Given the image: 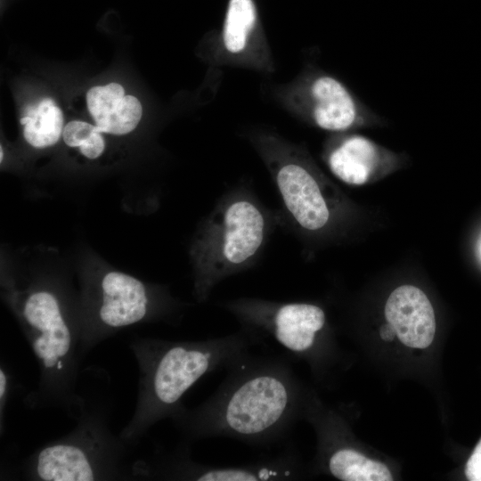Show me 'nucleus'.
<instances>
[{
  "label": "nucleus",
  "mask_w": 481,
  "mask_h": 481,
  "mask_svg": "<svg viewBox=\"0 0 481 481\" xmlns=\"http://www.w3.org/2000/svg\"><path fill=\"white\" fill-rule=\"evenodd\" d=\"M94 297L93 311L82 322V355L118 330L149 320L156 300L146 285L125 273H105Z\"/></svg>",
  "instance_id": "obj_6"
},
{
  "label": "nucleus",
  "mask_w": 481,
  "mask_h": 481,
  "mask_svg": "<svg viewBox=\"0 0 481 481\" xmlns=\"http://www.w3.org/2000/svg\"><path fill=\"white\" fill-rule=\"evenodd\" d=\"M227 370L210 397L193 409L183 406L170 419L183 437H228L258 447L285 441L306 410L289 360L249 353Z\"/></svg>",
  "instance_id": "obj_1"
},
{
  "label": "nucleus",
  "mask_w": 481,
  "mask_h": 481,
  "mask_svg": "<svg viewBox=\"0 0 481 481\" xmlns=\"http://www.w3.org/2000/svg\"><path fill=\"white\" fill-rule=\"evenodd\" d=\"M331 172L343 182L361 185L379 173L391 170L399 157L361 135L342 138L327 157Z\"/></svg>",
  "instance_id": "obj_11"
},
{
  "label": "nucleus",
  "mask_w": 481,
  "mask_h": 481,
  "mask_svg": "<svg viewBox=\"0 0 481 481\" xmlns=\"http://www.w3.org/2000/svg\"><path fill=\"white\" fill-rule=\"evenodd\" d=\"M385 316L405 346L423 349L432 343L436 332L434 309L419 288H396L387 300Z\"/></svg>",
  "instance_id": "obj_10"
},
{
  "label": "nucleus",
  "mask_w": 481,
  "mask_h": 481,
  "mask_svg": "<svg viewBox=\"0 0 481 481\" xmlns=\"http://www.w3.org/2000/svg\"><path fill=\"white\" fill-rule=\"evenodd\" d=\"M3 156H4V153H3V149L1 147V161L3 160Z\"/></svg>",
  "instance_id": "obj_20"
},
{
  "label": "nucleus",
  "mask_w": 481,
  "mask_h": 481,
  "mask_svg": "<svg viewBox=\"0 0 481 481\" xmlns=\"http://www.w3.org/2000/svg\"><path fill=\"white\" fill-rule=\"evenodd\" d=\"M283 204L299 226L309 232L322 229L330 210L320 183L312 171L297 161L282 163L274 173Z\"/></svg>",
  "instance_id": "obj_9"
},
{
  "label": "nucleus",
  "mask_w": 481,
  "mask_h": 481,
  "mask_svg": "<svg viewBox=\"0 0 481 481\" xmlns=\"http://www.w3.org/2000/svg\"><path fill=\"white\" fill-rule=\"evenodd\" d=\"M224 306L257 343L272 338L290 357H311L326 325L322 308L306 302L240 298L224 303Z\"/></svg>",
  "instance_id": "obj_5"
},
{
  "label": "nucleus",
  "mask_w": 481,
  "mask_h": 481,
  "mask_svg": "<svg viewBox=\"0 0 481 481\" xmlns=\"http://www.w3.org/2000/svg\"><path fill=\"white\" fill-rule=\"evenodd\" d=\"M298 462L291 446L276 456L236 466H213L195 462L188 444L158 458L141 463V475L169 480L194 481H284L298 476Z\"/></svg>",
  "instance_id": "obj_7"
},
{
  "label": "nucleus",
  "mask_w": 481,
  "mask_h": 481,
  "mask_svg": "<svg viewBox=\"0 0 481 481\" xmlns=\"http://www.w3.org/2000/svg\"><path fill=\"white\" fill-rule=\"evenodd\" d=\"M257 12L252 0H230L224 29V44L230 53L241 52L253 29Z\"/></svg>",
  "instance_id": "obj_15"
},
{
  "label": "nucleus",
  "mask_w": 481,
  "mask_h": 481,
  "mask_svg": "<svg viewBox=\"0 0 481 481\" xmlns=\"http://www.w3.org/2000/svg\"><path fill=\"white\" fill-rule=\"evenodd\" d=\"M62 137L68 146L79 148L80 152L91 159L100 157L105 149L102 132L87 122H69L63 129Z\"/></svg>",
  "instance_id": "obj_16"
},
{
  "label": "nucleus",
  "mask_w": 481,
  "mask_h": 481,
  "mask_svg": "<svg viewBox=\"0 0 481 481\" xmlns=\"http://www.w3.org/2000/svg\"><path fill=\"white\" fill-rule=\"evenodd\" d=\"M329 472L343 481H390L387 467L352 448L334 451L327 460Z\"/></svg>",
  "instance_id": "obj_14"
},
{
  "label": "nucleus",
  "mask_w": 481,
  "mask_h": 481,
  "mask_svg": "<svg viewBox=\"0 0 481 481\" xmlns=\"http://www.w3.org/2000/svg\"><path fill=\"white\" fill-rule=\"evenodd\" d=\"M269 229L261 206L245 193H234L216 207L194 251V293L205 301L221 281L249 265L263 248Z\"/></svg>",
  "instance_id": "obj_4"
},
{
  "label": "nucleus",
  "mask_w": 481,
  "mask_h": 481,
  "mask_svg": "<svg viewBox=\"0 0 481 481\" xmlns=\"http://www.w3.org/2000/svg\"><path fill=\"white\" fill-rule=\"evenodd\" d=\"M20 124L28 143L35 148H46L55 144L63 133L62 111L52 98H44L27 108Z\"/></svg>",
  "instance_id": "obj_13"
},
{
  "label": "nucleus",
  "mask_w": 481,
  "mask_h": 481,
  "mask_svg": "<svg viewBox=\"0 0 481 481\" xmlns=\"http://www.w3.org/2000/svg\"><path fill=\"white\" fill-rule=\"evenodd\" d=\"M380 337L385 341H391L396 336L393 327L387 322V324L383 325L379 330Z\"/></svg>",
  "instance_id": "obj_19"
},
{
  "label": "nucleus",
  "mask_w": 481,
  "mask_h": 481,
  "mask_svg": "<svg viewBox=\"0 0 481 481\" xmlns=\"http://www.w3.org/2000/svg\"><path fill=\"white\" fill-rule=\"evenodd\" d=\"M465 474L471 481H481V440L466 464Z\"/></svg>",
  "instance_id": "obj_18"
},
{
  "label": "nucleus",
  "mask_w": 481,
  "mask_h": 481,
  "mask_svg": "<svg viewBox=\"0 0 481 481\" xmlns=\"http://www.w3.org/2000/svg\"><path fill=\"white\" fill-rule=\"evenodd\" d=\"M11 392V375L3 364L0 368V429L3 435L6 403Z\"/></svg>",
  "instance_id": "obj_17"
},
{
  "label": "nucleus",
  "mask_w": 481,
  "mask_h": 481,
  "mask_svg": "<svg viewBox=\"0 0 481 481\" xmlns=\"http://www.w3.org/2000/svg\"><path fill=\"white\" fill-rule=\"evenodd\" d=\"M257 342L244 330L200 341L137 338L129 342L138 365V394L134 415L119 433L135 446L161 420L171 419L184 405V394L201 378L229 369L250 353Z\"/></svg>",
  "instance_id": "obj_2"
},
{
  "label": "nucleus",
  "mask_w": 481,
  "mask_h": 481,
  "mask_svg": "<svg viewBox=\"0 0 481 481\" xmlns=\"http://www.w3.org/2000/svg\"><path fill=\"white\" fill-rule=\"evenodd\" d=\"M77 426L25 460L21 472L29 480L94 481L132 477L126 466L132 449L110 426L109 403L79 393Z\"/></svg>",
  "instance_id": "obj_3"
},
{
  "label": "nucleus",
  "mask_w": 481,
  "mask_h": 481,
  "mask_svg": "<svg viewBox=\"0 0 481 481\" xmlns=\"http://www.w3.org/2000/svg\"><path fill=\"white\" fill-rule=\"evenodd\" d=\"M89 113L102 133L123 135L132 132L142 118V105L133 95H125L118 83L94 86L86 94Z\"/></svg>",
  "instance_id": "obj_12"
},
{
  "label": "nucleus",
  "mask_w": 481,
  "mask_h": 481,
  "mask_svg": "<svg viewBox=\"0 0 481 481\" xmlns=\"http://www.w3.org/2000/svg\"><path fill=\"white\" fill-rule=\"evenodd\" d=\"M307 89L311 118L322 129L345 131L384 121L332 76L316 73L309 81Z\"/></svg>",
  "instance_id": "obj_8"
}]
</instances>
